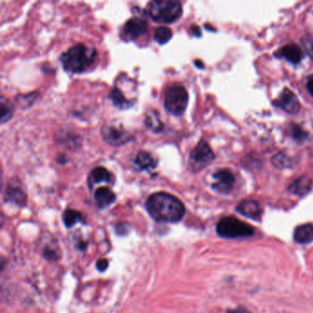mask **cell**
<instances>
[{
	"label": "cell",
	"instance_id": "obj_26",
	"mask_svg": "<svg viewBox=\"0 0 313 313\" xmlns=\"http://www.w3.org/2000/svg\"><path fill=\"white\" fill-rule=\"evenodd\" d=\"M272 164L275 167L283 169L291 166V160L284 153H278L272 158Z\"/></svg>",
	"mask_w": 313,
	"mask_h": 313
},
{
	"label": "cell",
	"instance_id": "obj_10",
	"mask_svg": "<svg viewBox=\"0 0 313 313\" xmlns=\"http://www.w3.org/2000/svg\"><path fill=\"white\" fill-rule=\"evenodd\" d=\"M148 30L146 20L140 17H133L123 26V31L131 39L135 40L145 34Z\"/></svg>",
	"mask_w": 313,
	"mask_h": 313
},
{
	"label": "cell",
	"instance_id": "obj_1",
	"mask_svg": "<svg viewBox=\"0 0 313 313\" xmlns=\"http://www.w3.org/2000/svg\"><path fill=\"white\" fill-rule=\"evenodd\" d=\"M146 210L153 220L167 223L180 221L186 213L181 201L166 192H157L149 197Z\"/></svg>",
	"mask_w": 313,
	"mask_h": 313
},
{
	"label": "cell",
	"instance_id": "obj_29",
	"mask_svg": "<svg viewBox=\"0 0 313 313\" xmlns=\"http://www.w3.org/2000/svg\"><path fill=\"white\" fill-rule=\"evenodd\" d=\"M307 89L313 98V76H310L307 82Z\"/></svg>",
	"mask_w": 313,
	"mask_h": 313
},
{
	"label": "cell",
	"instance_id": "obj_9",
	"mask_svg": "<svg viewBox=\"0 0 313 313\" xmlns=\"http://www.w3.org/2000/svg\"><path fill=\"white\" fill-rule=\"evenodd\" d=\"M274 105L289 114H297L300 109L299 98L288 88H285L281 92L279 98L275 100Z\"/></svg>",
	"mask_w": 313,
	"mask_h": 313
},
{
	"label": "cell",
	"instance_id": "obj_3",
	"mask_svg": "<svg viewBox=\"0 0 313 313\" xmlns=\"http://www.w3.org/2000/svg\"><path fill=\"white\" fill-rule=\"evenodd\" d=\"M181 3L175 0H153L147 5V13L157 23H173L181 17Z\"/></svg>",
	"mask_w": 313,
	"mask_h": 313
},
{
	"label": "cell",
	"instance_id": "obj_18",
	"mask_svg": "<svg viewBox=\"0 0 313 313\" xmlns=\"http://www.w3.org/2000/svg\"><path fill=\"white\" fill-rule=\"evenodd\" d=\"M294 240L299 244H309L313 241V226L303 224L296 228L294 231Z\"/></svg>",
	"mask_w": 313,
	"mask_h": 313
},
{
	"label": "cell",
	"instance_id": "obj_8",
	"mask_svg": "<svg viewBox=\"0 0 313 313\" xmlns=\"http://www.w3.org/2000/svg\"><path fill=\"white\" fill-rule=\"evenodd\" d=\"M212 188L220 194H228L234 186V175L228 169H219L212 175Z\"/></svg>",
	"mask_w": 313,
	"mask_h": 313
},
{
	"label": "cell",
	"instance_id": "obj_22",
	"mask_svg": "<svg viewBox=\"0 0 313 313\" xmlns=\"http://www.w3.org/2000/svg\"><path fill=\"white\" fill-rule=\"evenodd\" d=\"M63 220H64V225L67 228H71L73 225H75L79 222L85 223L86 220L81 212L74 210H66L63 214Z\"/></svg>",
	"mask_w": 313,
	"mask_h": 313
},
{
	"label": "cell",
	"instance_id": "obj_27",
	"mask_svg": "<svg viewBox=\"0 0 313 313\" xmlns=\"http://www.w3.org/2000/svg\"><path fill=\"white\" fill-rule=\"evenodd\" d=\"M302 45L304 50L307 53L308 56L313 60V36L312 35H306L302 39Z\"/></svg>",
	"mask_w": 313,
	"mask_h": 313
},
{
	"label": "cell",
	"instance_id": "obj_4",
	"mask_svg": "<svg viewBox=\"0 0 313 313\" xmlns=\"http://www.w3.org/2000/svg\"><path fill=\"white\" fill-rule=\"evenodd\" d=\"M218 234L227 239H237L250 237L255 233L252 226L235 217H224L217 224Z\"/></svg>",
	"mask_w": 313,
	"mask_h": 313
},
{
	"label": "cell",
	"instance_id": "obj_13",
	"mask_svg": "<svg viewBox=\"0 0 313 313\" xmlns=\"http://www.w3.org/2000/svg\"><path fill=\"white\" fill-rule=\"evenodd\" d=\"M236 210L241 215L245 216L250 219L257 220L261 216V207L259 203L252 200L242 201L240 204L237 206Z\"/></svg>",
	"mask_w": 313,
	"mask_h": 313
},
{
	"label": "cell",
	"instance_id": "obj_17",
	"mask_svg": "<svg viewBox=\"0 0 313 313\" xmlns=\"http://www.w3.org/2000/svg\"><path fill=\"white\" fill-rule=\"evenodd\" d=\"M134 164L137 166L138 168L141 171H148L155 169L158 165V162L155 157L152 155L151 152H138L137 155L134 159Z\"/></svg>",
	"mask_w": 313,
	"mask_h": 313
},
{
	"label": "cell",
	"instance_id": "obj_28",
	"mask_svg": "<svg viewBox=\"0 0 313 313\" xmlns=\"http://www.w3.org/2000/svg\"><path fill=\"white\" fill-rule=\"evenodd\" d=\"M108 262L107 259H99L97 262V268L99 270L100 272H103L105 270L108 268Z\"/></svg>",
	"mask_w": 313,
	"mask_h": 313
},
{
	"label": "cell",
	"instance_id": "obj_31",
	"mask_svg": "<svg viewBox=\"0 0 313 313\" xmlns=\"http://www.w3.org/2000/svg\"><path fill=\"white\" fill-rule=\"evenodd\" d=\"M248 311L246 310V309H244V308H238V309H236V310H231L230 313H247ZM229 313V312H228Z\"/></svg>",
	"mask_w": 313,
	"mask_h": 313
},
{
	"label": "cell",
	"instance_id": "obj_7",
	"mask_svg": "<svg viewBox=\"0 0 313 313\" xmlns=\"http://www.w3.org/2000/svg\"><path fill=\"white\" fill-rule=\"evenodd\" d=\"M103 140L111 146H121L132 141V136L123 125L105 124L101 128Z\"/></svg>",
	"mask_w": 313,
	"mask_h": 313
},
{
	"label": "cell",
	"instance_id": "obj_14",
	"mask_svg": "<svg viewBox=\"0 0 313 313\" xmlns=\"http://www.w3.org/2000/svg\"><path fill=\"white\" fill-rule=\"evenodd\" d=\"M112 178V174L108 171L107 168L103 167H96L89 174L88 186L91 188L92 186L98 185L99 183H111Z\"/></svg>",
	"mask_w": 313,
	"mask_h": 313
},
{
	"label": "cell",
	"instance_id": "obj_6",
	"mask_svg": "<svg viewBox=\"0 0 313 313\" xmlns=\"http://www.w3.org/2000/svg\"><path fill=\"white\" fill-rule=\"evenodd\" d=\"M215 159V154L209 143L201 140L196 147L191 151L189 155V166L193 170H201L208 167Z\"/></svg>",
	"mask_w": 313,
	"mask_h": 313
},
{
	"label": "cell",
	"instance_id": "obj_16",
	"mask_svg": "<svg viewBox=\"0 0 313 313\" xmlns=\"http://www.w3.org/2000/svg\"><path fill=\"white\" fill-rule=\"evenodd\" d=\"M312 188V181L307 176L295 179L289 186V191L296 196H305Z\"/></svg>",
	"mask_w": 313,
	"mask_h": 313
},
{
	"label": "cell",
	"instance_id": "obj_5",
	"mask_svg": "<svg viewBox=\"0 0 313 313\" xmlns=\"http://www.w3.org/2000/svg\"><path fill=\"white\" fill-rule=\"evenodd\" d=\"M187 103L188 94L184 87L179 85H172L165 91V108L172 115L176 117L182 116L186 111Z\"/></svg>",
	"mask_w": 313,
	"mask_h": 313
},
{
	"label": "cell",
	"instance_id": "obj_21",
	"mask_svg": "<svg viewBox=\"0 0 313 313\" xmlns=\"http://www.w3.org/2000/svg\"><path fill=\"white\" fill-rule=\"evenodd\" d=\"M0 120H1V124L8 123L11 118L13 117L14 114V107L12 105V103L10 102V100H8L7 98L2 96L0 99Z\"/></svg>",
	"mask_w": 313,
	"mask_h": 313
},
{
	"label": "cell",
	"instance_id": "obj_25",
	"mask_svg": "<svg viewBox=\"0 0 313 313\" xmlns=\"http://www.w3.org/2000/svg\"><path fill=\"white\" fill-rule=\"evenodd\" d=\"M289 129H290V135L292 136L295 141L304 142L307 139L308 133L298 124H291L289 126Z\"/></svg>",
	"mask_w": 313,
	"mask_h": 313
},
{
	"label": "cell",
	"instance_id": "obj_20",
	"mask_svg": "<svg viewBox=\"0 0 313 313\" xmlns=\"http://www.w3.org/2000/svg\"><path fill=\"white\" fill-rule=\"evenodd\" d=\"M144 123H145V126L150 131L155 132V133L161 132L164 129V123L160 120L159 114L157 113L156 110H150L147 113Z\"/></svg>",
	"mask_w": 313,
	"mask_h": 313
},
{
	"label": "cell",
	"instance_id": "obj_24",
	"mask_svg": "<svg viewBox=\"0 0 313 313\" xmlns=\"http://www.w3.org/2000/svg\"><path fill=\"white\" fill-rule=\"evenodd\" d=\"M38 95L39 94L36 92L28 94V95H20L16 98V101L20 108H28L34 104L36 99L39 97Z\"/></svg>",
	"mask_w": 313,
	"mask_h": 313
},
{
	"label": "cell",
	"instance_id": "obj_19",
	"mask_svg": "<svg viewBox=\"0 0 313 313\" xmlns=\"http://www.w3.org/2000/svg\"><path fill=\"white\" fill-rule=\"evenodd\" d=\"M110 98L112 100L113 105L120 109H127L132 107V105L134 104L133 101L129 100L125 97V95L119 87H115L113 88Z\"/></svg>",
	"mask_w": 313,
	"mask_h": 313
},
{
	"label": "cell",
	"instance_id": "obj_23",
	"mask_svg": "<svg viewBox=\"0 0 313 313\" xmlns=\"http://www.w3.org/2000/svg\"><path fill=\"white\" fill-rule=\"evenodd\" d=\"M173 36L172 29L167 27H159L154 32V40L159 44H166L171 40Z\"/></svg>",
	"mask_w": 313,
	"mask_h": 313
},
{
	"label": "cell",
	"instance_id": "obj_12",
	"mask_svg": "<svg viewBox=\"0 0 313 313\" xmlns=\"http://www.w3.org/2000/svg\"><path fill=\"white\" fill-rule=\"evenodd\" d=\"M278 56L286 59L287 61L290 62L291 64H299L302 60L303 53L298 45L291 44L285 45L278 52Z\"/></svg>",
	"mask_w": 313,
	"mask_h": 313
},
{
	"label": "cell",
	"instance_id": "obj_15",
	"mask_svg": "<svg viewBox=\"0 0 313 313\" xmlns=\"http://www.w3.org/2000/svg\"><path fill=\"white\" fill-rule=\"evenodd\" d=\"M95 201L96 204L99 209H105L108 206L111 205L116 201V195L114 194L110 188L107 186H101L98 187V189L95 192Z\"/></svg>",
	"mask_w": 313,
	"mask_h": 313
},
{
	"label": "cell",
	"instance_id": "obj_2",
	"mask_svg": "<svg viewBox=\"0 0 313 313\" xmlns=\"http://www.w3.org/2000/svg\"><path fill=\"white\" fill-rule=\"evenodd\" d=\"M97 58V50L84 44L70 47L61 54L60 61L66 72L81 73L88 70Z\"/></svg>",
	"mask_w": 313,
	"mask_h": 313
},
{
	"label": "cell",
	"instance_id": "obj_11",
	"mask_svg": "<svg viewBox=\"0 0 313 313\" xmlns=\"http://www.w3.org/2000/svg\"><path fill=\"white\" fill-rule=\"evenodd\" d=\"M6 200L17 205L23 206L27 201V196L22 185L17 179H12L7 185L5 192Z\"/></svg>",
	"mask_w": 313,
	"mask_h": 313
},
{
	"label": "cell",
	"instance_id": "obj_30",
	"mask_svg": "<svg viewBox=\"0 0 313 313\" xmlns=\"http://www.w3.org/2000/svg\"><path fill=\"white\" fill-rule=\"evenodd\" d=\"M66 157L64 156V155H59L58 158H57V163L58 164H64V163H66Z\"/></svg>",
	"mask_w": 313,
	"mask_h": 313
}]
</instances>
